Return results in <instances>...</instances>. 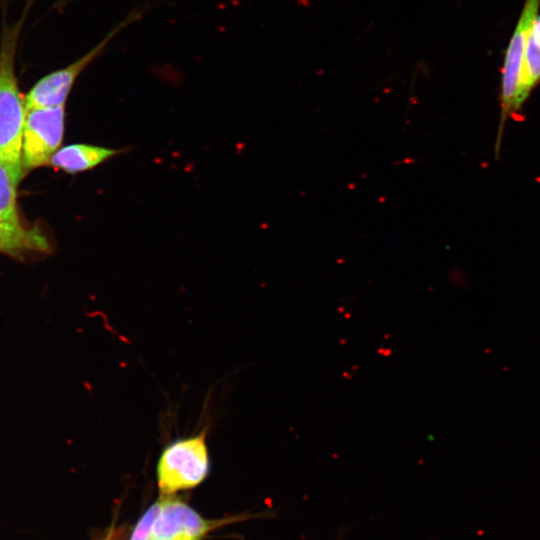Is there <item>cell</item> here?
I'll return each instance as SVG.
<instances>
[{
    "label": "cell",
    "instance_id": "cell-1",
    "mask_svg": "<svg viewBox=\"0 0 540 540\" xmlns=\"http://www.w3.org/2000/svg\"><path fill=\"white\" fill-rule=\"evenodd\" d=\"M23 18L2 25L0 33V164L15 186L22 176L21 148L26 117L25 98L18 87L15 61Z\"/></svg>",
    "mask_w": 540,
    "mask_h": 540
},
{
    "label": "cell",
    "instance_id": "cell-2",
    "mask_svg": "<svg viewBox=\"0 0 540 540\" xmlns=\"http://www.w3.org/2000/svg\"><path fill=\"white\" fill-rule=\"evenodd\" d=\"M210 467L206 433L179 438L162 450L157 464V483L162 495L198 486Z\"/></svg>",
    "mask_w": 540,
    "mask_h": 540
},
{
    "label": "cell",
    "instance_id": "cell-3",
    "mask_svg": "<svg viewBox=\"0 0 540 540\" xmlns=\"http://www.w3.org/2000/svg\"><path fill=\"white\" fill-rule=\"evenodd\" d=\"M147 6L133 9L95 47L68 66L53 71L39 79L25 97L26 111L36 108L64 106L74 83L85 68L105 50L108 43L123 29L138 21L147 11Z\"/></svg>",
    "mask_w": 540,
    "mask_h": 540
},
{
    "label": "cell",
    "instance_id": "cell-4",
    "mask_svg": "<svg viewBox=\"0 0 540 540\" xmlns=\"http://www.w3.org/2000/svg\"><path fill=\"white\" fill-rule=\"evenodd\" d=\"M64 117V106L26 111L21 148L22 176L48 164L58 151L63 139Z\"/></svg>",
    "mask_w": 540,
    "mask_h": 540
},
{
    "label": "cell",
    "instance_id": "cell-5",
    "mask_svg": "<svg viewBox=\"0 0 540 540\" xmlns=\"http://www.w3.org/2000/svg\"><path fill=\"white\" fill-rule=\"evenodd\" d=\"M539 8L540 0H525L521 14L505 50L501 73V116L496 151L500 145V138L507 117L516 110V97L524 49L530 30L538 16Z\"/></svg>",
    "mask_w": 540,
    "mask_h": 540
},
{
    "label": "cell",
    "instance_id": "cell-6",
    "mask_svg": "<svg viewBox=\"0 0 540 540\" xmlns=\"http://www.w3.org/2000/svg\"><path fill=\"white\" fill-rule=\"evenodd\" d=\"M160 501L149 540H201L223 523L204 519L186 503L171 495H162Z\"/></svg>",
    "mask_w": 540,
    "mask_h": 540
},
{
    "label": "cell",
    "instance_id": "cell-7",
    "mask_svg": "<svg viewBox=\"0 0 540 540\" xmlns=\"http://www.w3.org/2000/svg\"><path fill=\"white\" fill-rule=\"evenodd\" d=\"M129 150V148L111 149L90 144H72L58 150L49 164L67 173L75 174L91 170Z\"/></svg>",
    "mask_w": 540,
    "mask_h": 540
},
{
    "label": "cell",
    "instance_id": "cell-8",
    "mask_svg": "<svg viewBox=\"0 0 540 540\" xmlns=\"http://www.w3.org/2000/svg\"><path fill=\"white\" fill-rule=\"evenodd\" d=\"M49 249V242L39 229L0 219V253L23 258L30 253H47Z\"/></svg>",
    "mask_w": 540,
    "mask_h": 540
},
{
    "label": "cell",
    "instance_id": "cell-9",
    "mask_svg": "<svg viewBox=\"0 0 540 540\" xmlns=\"http://www.w3.org/2000/svg\"><path fill=\"white\" fill-rule=\"evenodd\" d=\"M0 219L12 224H19L20 220L16 207V186L10 175L0 164Z\"/></svg>",
    "mask_w": 540,
    "mask_h": 540
},
{
    "label": "cell",
    "instance_id": "cell-10",
    "mask_svg": "<svg viewBox=\"0 0 540 540\" xmlns=\"http://www.w3.org/2000/svg\"><path fill=\"white\" fill-rule=\"evenodd\" d=\"M161 505L160 499L156 501L142 516L136 525L130 540H149L152 527Z\"/></svg>",
    "mask_w": 540,
    "mask_h": 540
},
{
    "label": "cell",
    "instance_id": "cell-11",
    "mask_svg": "<svg viewBox=\"0 0 540 540\" xmlns=\"http://www.w3.org/2000/svg\"><path fill=\"white\" fill-rule=\"evenodd\" d=\"M532 29L536 33V35L540 38V15L537 16Z\"/></svg>",
    "mask_w": 540,
    "mask_h": 540
},
{
    "label": "cell",
    "instance_id": "cell-12",
    "mask_svg": "<svg viewBox=\"0 0 540 540\" xmlns=\"http://www.w3.org/2000/svg\"><path fill=\"white\" fill-rule=\"evenodd\" d=\"M103 540H115L111 534H109L107 537H105Z\"/></svg>",
    "mask_w": 540,
    "mask_h": 540
},
{
    "label": "cell",
    "instance_id": "cell-13",
    "mask_svg": "<svg viewBox=\"0 0 540 540\" xmlns=\"http://www.w3.org/2000/svg\"><path fill=\"white\" fill-rule=\"evenodd\" d=\"M151 540H156V539H151Z\"/></svg>",
    "mask_w": 540,
    "mask_h": 540
},
{
    "label": "cell",
    "instance_id": "cell-14",
    "mask_svg": "<svg viewBox=\"0 0 540 540\" xmlns=\"http://www.w3.org/2000/svg\"><path fill=\"white\" fill-rule=\"evenodd\" d=\"M32 1V0H31Z\"/></svg>",
    "mask_w": 540,
    "mask_h": 540
}]
</instances>
